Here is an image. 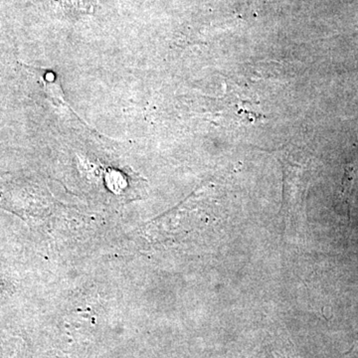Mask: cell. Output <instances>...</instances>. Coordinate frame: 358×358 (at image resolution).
<instances>
[{"mask_svg": "<svg viewBox=\"0 0 358 358\" xmlns=\"http://www.w3.org/2000/svg\"><path fill=\"white\" fill-rule=\"evenodd\" d=\"M28 69L32 70L35 74L41 80L45 93L47 96L54 101L56 103L60 105H67L64 98V92L61 86L60 79L56 75V73L51 70L43 69V68L32 67V66H26Z\"/></svg>", "mask_w": 358, "mask_h": 358, "instance_id": "obj_1", "label": "cell"}]
</instances>
